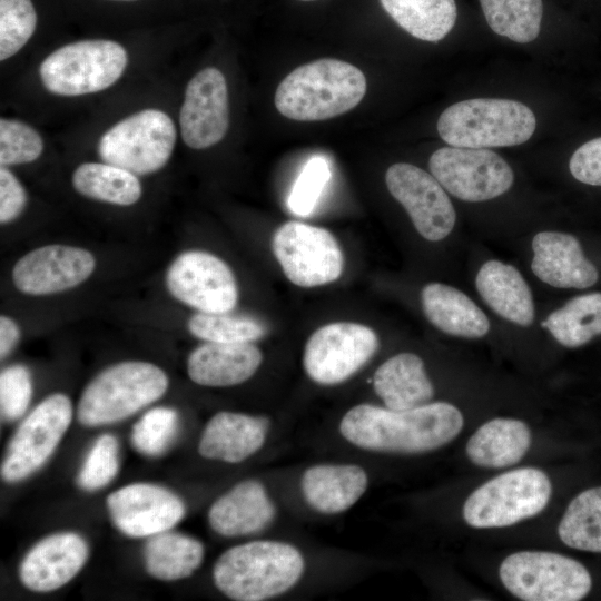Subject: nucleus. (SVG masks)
<instances>
[{
    "label": "nucleus",
    "mask_w": 601,
    "mask_h": 601,
    "mask_svg": "<svg viewBox=\"0 0 601 601\" xmlns=\"http://www.w3.org/2000/svg\"><path fill=\"white\" fill-rule=\"evenodd\" d=\"M305 566V558L294 544L254 540L224 551L213 566V581L230 600L264 601L292 590Z\"/></svg>",
    "instance_id": "obj_2"
},
{
    "label": "nucleus",
    "mask_w": 601,
    "mask_h": 601,
    "mask_svg": "<svg viewBox=\"0 0 601 601\" xmlns=\"http://www.w3.org/2000/svg\"><path fill=\"white\" fill-rule=\"evenodd\" d=\"M119 444L111 434L100 435L90 447L77 475V484L87 492L108 485L119 471Z\"/></svg>",
    "instance_id": "obj_38"
},
{
    "label": "nucleus",
    "mask_w": 601,
    "mask_h": 601,
    "mask_svg": "<svg viewBox=\"0 0 601 601\" xmlns=\"http://www.w3.org/2000/svg\"><path fill=\"white\" fill-rule=\"evenodd\" d=\"M178 430V414L171 407L147 411L132 426L130 441L142 455L158 456L173 443Z\"/></svg>",
    "instance_id": "obj_36"
},
{
    "label": "nucleus",
    "mask_w": 601,
    "mask_h": 601,
    "mask_svg": "<svg viewBox=\"0 0 601 601\" xmlns=\"http://www.w3.org/2000/svg\"><path fill=\"white\" fill-rule=\"evenodd\" d=\"M421 299L426 318L445 334L481 338L490 331V322L484 312L455 287L430 283L422 289Z\"/></svg>",
    "instance_id": "obj_27"
},
{
    "label": "nucleus",
    "mask_w": 601,
    "mask_h": 601,
    "mask_svg": "<svg viewBox=\"0 0 601 601\" xmlns=\"http://www.w3.org/2000/svg\"><path fill=\"white\" fill-rule=\"evenodd\" d=\"M569 169L577 180L601 186V137L580 146L571 156Z\"/></svg>",
    "instance_id": "obj_42"
},
{
    "label": "nucleus",
    "mask_w": 601,
    "mask_h": 601,
    "mask_svg": "<svg viewBox=\"0 0 601 601\" xmlns=\"http://www.w3.org/2000/svg\"><path fill=\"white\" fill-rule=\"evenodd\" d=\"M475 286L486 305L502 318L520 326L533 323L532 292L514 266L496 259L485 262L477 272Z\"/></svg>",
    "instance_id": "obj_25"
},
{
    "label": "nucleus",
    "mask_w": 601,
    "mask_h": 601,
    "mask_svg": "<svg viewBox=\"0 0 601 601\" xmlns=\"http://www.w3.org/2000/svg\"><path fill=\"white\" fill-rule=\"evenodd\" d=\"M111 522L129 538H150L170 530L186 513L184 501L170 490L152 483H131L111 492L106 500Z\"/></svg>",
    "instance_id": "obj_17"
},
{
    "label": "nucleus",
    "mask_w": 601,
    "mask_h": 601,
    "mask_svg": "<svg viewBox=\"0 0 601 601\" xmlns=\"http://www.w3.org/2000/svg\"><path fill=\"white\" fill-rule=\"evenodd\" d=\"M269 428L270 422L265 416L217 412L203 428L198 453L211 461L229 464L244 462L263 449Z\"/></svg>",
    "instance_id": "obj_21"
},
{
    "label": "nucleus",
    "mask_w": 601,
    "mask_h": 601,
    "mask_svg": "<svg viewBox=\"0 0 601 601\" xmlns=\"http://www.w3.org/2000/svg\"><path fill=\"white\" fill-rule=\"evenodd\" d=\"M463 424L460 410L447 402H430L405 411L361 403L342 416L338 432L363 451L420 454L450 443Z\"/></svg>",
    "instance_id": "obj_1"
},
{
    "label": "nucleus",
    "mask_w": 601,
    "mask_h": 601,
    "mask_svg": "<svg viewBox=\"0 0 601 601\" xmlns=\"http://www.w3.org/2000/svg\"><path fill=\"white\" fill-rule=\"evenodd\" d=\"M187 328L201 341L227 344L254 343L267 333V327L260 321L230 312H197L189 317Z\"/></svg>",
    "instance_id": "obj_35"
},
{
    "label": "nucleus",
    "mask_w": 601,
    "mask_h": 601,
    "mask_svg": "<svg viewBox=\"0 0 601 601\" xmlns=\"http://www.w3.org/2000/svg\"><path fill=\"white\" fill-rule=\"evenodd\" d=\"M73 415L63 393L45 397L19 424L1 463V477L8 483L26 480L52 455Z\"/></svg>",
    "instance_id": "obj_10"
},
{
    "label": "nucleus",
    "mask_w": 601,
    "mask_h": 601,
    "mask_svg": "<svg viewBox=\"0 0 601 601\" xmlns=\"http://www.w3.org/2000/svg\"><path fill=\"white\" fill-rule=\"evenodd\" d=\"M36 26L37 12L31 0H0V60L17 53Z\"/></svg>",
    "instance_id": "obj_37"
},
{
    "label": "nucleus",
    "mask_w": 601,
    "mask_h": 601,
    "mask_svg": "<svg viewBox=\"0 0 601 601\" xmlns=\"http://www.w3.org/2000/svg\"><path fill=\"white\" fill-rule=\"evenodd\" d=\"M551 493L550 479L542 470H512L477 487L463 505V518L477 529L509 526L539 514Z\"/></svg>",
    "instance_id": "obj_6"
},
{
    "label": "nucleus",
    "mask_w": 601,
    "mask_h": 601,
    "mask_svg": "<svg viewBox=\"0 0 601 601\" xmlns=\"http://www.w3.org/2000/svg\"><path fill=\"white\" fill-rule=\"evenodd\" d=\"M499 574L503 585L525 601H578L592 587L583 564L554 552H515L503 560Z\"/></svg>",
    "instance_id": "obj_8"
},
{
    "label": "nucleus",
    "mask_w": 601,
    "mask_h": 601,
    "mask_svg": "<svg viewBox=\"0 0 601 601\" xmlns=\"http://www.w3.org/2000/svg\"><path fill=\"white\" fill-rule=\"evenodd\" d=\"M72 186L80 195L117 206H131L142 194L137 175L107 162H85L72 174Z\"/></svg>",
    "instance_id": "obj_31"
},
{
    "label": "nucleus",
    "mask_w": 601,
    "mask_h": 601,
    "mask_svg": "<svg viewBox=\"0 0 601 601\" xmlns=\"http://www.w3.org/2000/svg\"><path fill=\"white\" fill-rule=\"evenodd\" d=\"M21 331L18 323L8 315L0 316V357L6 358L18 345Z\"/></svg>",
    "instance_id": "obj_44"
},
{
    "label": "nucleus",
    "mask_w": 601,
    "mask_h": 601,
    "mask_svg": "<svg viewBox=\"0 0 601 601\" xmlns=\"http://www.w3.org/2000/svg\"><path fill=\"white\" fill-rule=\"evenodd\" d=\"M331 168L322 156L312 157L295 180L289 197L288 208L294 215H311L331 179Z\"/></svg>",
    "instance_id": "obj_40"
},
{
    "label": "nucleus",
    "mask_w": 601,
    "mask_h": 601,
    "mask_svg": "<svg viewBox=\"0 0 601 601\" xmlns=\"http://www.w3.org/2000/svg\"><path fill=\"white\" fill-rule=\"evenodd\" d=\"M385 183L423 238L439 242L451 234L456 220L455 209L432 174L412 164L397 162L386 170Z\"/></svg>",
    "instance_id": "obj_16"
},
{
    "label": "nucleus",
    "mask_w": 601,
    "mask_h": 601,
    "mask_svg": "<svg viewBox=\"0 0 601 601\" xmlns=\"http://www.w3.org/2000/svg\"><path fill=\"white\" fill-rule=\"evenodd\" d=\"M168 386L166 372L154 363H116L87 384L77 405V420L87 427L120 422L159 400Z\"/></svg>",
    "instance_id": "obj_4"
},
{
    "label": "nucleus",
    "mask_w": 601,
    "mask_h": 601,
    "mask_svg": "<svg viewBox=\"0 0 601 601\" xmlns=\"http://www.w3.org/2000/svg\"><path fill=\"white\" fill-rule=\"evenodd\" d=\"M558 534L572 549L601 553V486L585 490L570 502Z\"/></svg>",
    "instance_id": "obj_33"
},
{
    "label": "nucleus",
    "mask_w": 601,
    "mask_h": 601,
    "mask_svg": "<svg viewBox=\"0 0 601 601\" xmlns=\"http://www.w3.org/2000/svg\"><path fill=\"white\" fill-rule=\"evenodd\" d=\"M532 250L531 269L541 282L550 286L584 289L599 279L598 269L571 234L540 231L532 239Z\"/></svg>",
    "instance_id": "obj_20"
},
{
    "label": "nucleus",
    "mask_w": 601,
    "mask_h": 601,
    "mask_svg": "<svg viewBox=\"0 0 601 601\" xmlns=\"http://www.w3.org/2000/svg\"><path fill=\"white\" fill-rule=\"evenodd\" d=\"M128 61L122 46L111 40H82L50 53L40 65L43 86L60 96H80L107 89Z\"/></svg>",
    "instance_id": "obj_7"
},
{
    "label": "nucleus",
    "mask_w": 601,
    "mask_h": 601,
    "mask_svg": "<svg viewBox=\"0 0 601 601\" xmlns=\"http://www.w3.org/2000/svg\"><path fill=\"white\" fill-rule=\"evenodd\" d=\"M175 142L170 117L158 109H145L109 128L99 140L98 152L107 164L148 175L167 164Z\"/></svg>",
    "instance_id": "obj_9"
},
{
    "label": "nucleus",
    "mask_w": 601,
    "mask_h": 601,
    "mask_svg": "<svg viewBox=\"0 0 601 601\" xmlns=\"http://www.w3.org/2000/svg\"><path fill=\"white\" fill-rule=\"evenodd\" d=\"M272 249L288 280L300 287L329 284L343 273L342 248L322 227L287 221L274 233Z\"/></svg>",
    "instance_id": "obj_11"
},
{
    "label": "nucleus",
    "mask_w": 601,
    "mask_h": 601,
    "mask_svg": "<svg viewBox=\"0 0 601 601\" xmlns=\"http://www.w3.org/2000/svg\"><path fill=\"white\" fill-rule=\"evenodd\" d=\"M89 556L86 540L76 532H58L38 541L19 565L20 582L33 592H51L69 583Z\"/></svg>",
    "instance_id": "obj_19"
},
{
    "label": "nucleus",
    "mask_w": 601,
    "mask_h": 601,
    "mask_svg": "<svg viewBox=\"0 0 601 601\" xmlns=\"http://www.w3.org/2000/svg\"><path fill=\"white\" fill-rule=\"evenodd\" d=\"M373 388L384 406L405 411L423 406L434 396L423 359L414 353L396 354L374 373Z\"/></svg>",
    "instance_id": "obj_26"
},
{
    "label": "nucleus",
    "mask_w": 601,
    "mask_h": 601,
    "mask_svg": "<svg viewBox=\"0 0 601 601\" xmlns=\"http://www.w3.org/2000/svg\"><path fill=\"white\" fill-rule=\"evenodd\" d=\"M114 1H135V0H114Z\"/></svg>",
    "instance_id": "obj_45"
},
{
    "label": "nucleus",
    "mask_w": 601,
    "mask_h": 601,
    "mask_svg": "<svg viewBox=\"0 0 601 601\" xmlns=\"http://www.w3.org/2000/svg\"><path fill=\"white\" fill-rule=\"evenodd\" d=\"M95 255L82 247L50 244L22 255L11 270L12 284L28 296L63 293L85 283L96 269Z\"/></svg>",
    "instance_id": "obj_15"
},
{
    "label": "nucleus",
    "mask_w": 601,
    "mask_h": 601,
    "mask_svg": "<svg viewBox=\"0 0 601 601\" xmlns=\"http://www.w3.org/2000/svg\"><path fill=\"white\" fill-rule=\"evenodd\" d=\"M299 1H306V2H308V1H317V0H299Z\"/></svg>",
    "instance_id": "obj_46"
},
{
    "label": "nucleus",
    "mask_w": 601,
    "mask_h": 601,
    "mask_svg": "<svg viewBox=\"0 0 601 601\" xmlns=\"http://www.w3.org/2000/svg\"><path fill=\"white\" fill-rule=\"evenodd\" d=\"M168 293L203 313H228L238 302L236 277L220 257L198 249L180 253L165 274Z\"/></svg>",
    "instance_id": "obj_13"
},
{
    "label": "nucleus",
    "mask_w": 601,
    "mask_h": 601,
    "mask_svg": "<svg viewBox=\"0 0 601 601\" xmlns=\"http://www.w3.org/2000/svg\"><path fill=\"white\" fill-rule=\"evenodd\" d=\"M31 397L32 378L27 366L14 364L1 371L0 412L3 421L20 418L27 412Z\"/></svg>",
    "instance_id": "obj_41"
},
{
    "label": "nucleus",
    "mask_w": 601,
    "mask_h": 601,
    "mask_svg": "<svg viewBox=\"0 0 601 601\" xmlns=\"http://www.w3.org/2000/svg\"><path fill=\"white\" fill-rule=\"evenodd\" d=\"M531 444L529 426L516 418H493L466 443V455L477 466L502 469L522 460Z\"/></svg>",
    "instance_id": "obj_28"
},
{
    "label": "nucleus",
    "mask_w": 601,
    "mask_h": 601,
    "mask_svg": "<svg viewBox=\"0 0 601 601\" xmlns=\"http://www.w3.org/2000/svg\"><path fill=\"white\" fill-rule=\"evenodd\" d=\"M489 27L519 43L534 40L543 16L541 0H480Z\"/></svg>",
    "instance_id": "obj_34"
},
{
    "label": "nucleus",
    "mask_w": 601,
    "mask_h": 601,
    "mask_svg": "<svg viewBox=\"0 0 601 601\" xmlns=\"http://www.w3.org/2000/svg\"><path fill=\"white\" fill-rule=\"evenodd\" d=\"M276 506L265 485L255 479L243 480L218 496L209 506L210 529L224 538L258 533L270 525Z\"/></svg>",
    "instance_id": "obj_22"
},
{
    "label": "nucleus",
    "mask_w": 601,
    "mask_h": 601,
    "mask_svg": "<svg viewBox=\"0 0 601 601\" xmlns=\"http://www.w3.org/2000/svg\"><path fill=\"white\" fill-rule=\"evenodd\" d=\"M28 197L18 178L7 168H0V223L16 220L24 210Z\"/></svg>",
    "instance_id": "obj_43"
},
{
    "label": "nucleus",
    "mask_w": 601,
    "mask_h": 601,
    "mask_svg": "<svg viewBox=\"0 0 601 601\" xmlns=\"http://www.w3.org/2000/svg\"><path fill=\"white\" fill-rule=\"evenodd\" d=\"M42 149V138L32 127L18 120H0L1 166L32 162L40 157Z\"/></svg>",
    "instance_id": "obj_39"
},
{
    "label": "nucleus",
    "mask_w": 601,
    "mask_h": 601,
    "mask_svg": "<svg viewBox=\"0 0 601 601\" xmlns=\"http://www.w3.org/2000/svg\"><path fill=\"white\" fill-rule=\"evenodd\" d=\"M366 78L355 66L338 59L303 65L278 85L276 109L298 121L325 120L356 107L365 96Z\"/></svg>",
    "instance_id": "obj_3"
},
{
    "label": "nucleus",
    "mask_w": 601,
    "mask_h": 601,
    "mask_svg": "<svg viewBox=\"0 0 601 601\" xmlns=\"http://www.w3.org/2000/svg\"><path fill=\"white\" fill-rule=\"evenodd\" d=\"M388 16L413 37L437 42L454 27V0H380Z\"/></svg>",
    "instance_id": "obj_30"
},
{
    "label": "nucleus",
    "mask_w": 601,
    "mask_h": 601,
    "mask_svg": "<svg viewBox=\"0 0 601 601\" xmlns=\"http://www.w3.org/2000/svg\"><path fill=\"white\" fill-rule=\"evenodd\" d=\"M263 353L254 343L206 342L187 358L191 382L207 387H228L248 381L259 368Z\"/></svg>",
    "instance_id": "obj_24"
},
{
    "label": "nucleus",
    "mask_w": 601,
    "mask_h": 601,
    "mask_svg": "<svg viewBox=\"0 0 601 601\" xmlns=\"http://www.w3.org/2000/svg\"><path fill=\"white\" fill-rule=\"evenodd\" d=\"M185 144L206 149L219 142L229 126L228 91L220 70L208 67L188 82L179 114Z\"/></svg>",
    "instance_id": "obj_18"
},
{
    "label": "nucleus",
    "mask_w": 601,
    "mask_h": 601,
    "mask_svg": "<svg viewBox=\"0 0 601 601\" xmlns=\"http://www.w3.org/2000/svg\"><path fill=\"white\" fill-rule=\"evenodd\" d=\"M535 126L533 111L520 101L475 98L447 107L436 128L450 146L491 148L521 145L531 138Z\"/></svg>",
    "instance_id": "obj_5"
},
{
    "label": "nucleus",
    "mask_w": 601,
    "mask_h": 601,
    "mask_svg": "<svg viewBox=\"0 0 601 601\" xmlns=\"http://www.w3.org/2000/svg\"><path fill=\"white\" fill-rule=\"evenodd\" d=\"M300 493L306 504L324 515H336L353 508L368 486L364 467L353 463H321L300 476Z\"/></svg>",
    "instance_id": "obj_23"
},
{
    "label": "nucleus",
    "mask_w": 601,
    "mask_h": 601,
    "mask_svg": "<svg viewBox=\"0 0 601 601\" xmlns=\"http://www.w3.org/2000/svg\"><path fill=\"white\" fill-rule=\"evenodd\" d=\"M380 346L376 333L353 322H335L316 329L307 339L303 367L316 384L333 386L356 374Z\"/></svg>",
    "instance_id": "obj_12"
},
{
    "label": "nucleus",
    "mask_w": 601,
    "mask_h": 601,
    "mask_svg": "<svg viewBox=\"0 0 601 601\" xmlns=\"http://www.w3.org/2000/svg\"><path fill=\"white\" fill-rule=\"evenodd\" d=\"M431 174L442 187L464 201H484L510 189V165L487 148L443 147L428 160Z\"/></svg>",
    "instance_id": "obj_14"
},
{
    "label": "nucleus",
    "mask_w": 601,
    "mask_h": 601,
    "mask_svg": "<svg viewBox=\"0 0 601 601\" xmlns=\"http://www.w3.org/2000/svg\"><path fill=\"white\" fill-rule=\"evenodd\" d=\"M205 555L203 543L189 535L165 531L149 538L144 549L148 574L160 581H178L194 574Z\"/></svg>",
    "instance_id": "obj_29"
},
{
    "label": "nucleus",
    "mask_w": 601,
    "mask_h": 601,
    "mask_svg": "<svg viewBox=\"0 0 601 601\" xmlns=\"http://www.w3.org/2000/svg\"><path fill=\"white\" fill-rule=\"evenodd\" d=\"M555 341L575 348L601 335V293L575 296L542 323Z\"/></svg>",
    "instance_id": "obj_32"
}]
</instances>
